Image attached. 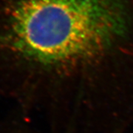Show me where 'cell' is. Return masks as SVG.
I'll return each instance as SVG.
<instances>
[{
  "instance_id": "6da1fadb",
  "label": "cell",
  "mask_w": 133,
  "mask_h": 133,
  "mask_svg": "<svg viewBox=\"0 0 133 133\" xmlns=\"http://www.w3.org/2000/svg\"><path fill=\"white\" fill-rule=\"evenodd\" d=\"M133 50V0H0V97L22 104L37 79Z\"/></svg>"
},
{
  "instance_id": "7a4b0ae2",
  "label": "cell",
  "mask_w": 133,
  "mask_h": 133,
  "mask_svg": "<svg viewBox=\"0 0 133 133\" xmlns=\"http://www.w3.org/2000/svg\"><path fill=\"white\" fill-rule=\"evenodd\" d=\"M19 123L12 115L0 118V133H20Z\"/></svg>"
}]
</instances>
